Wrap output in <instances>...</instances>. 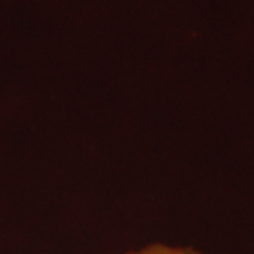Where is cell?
Listing matches in <instances>:
<instances>
[{
    "mask_svg": "<svg viewBox=\"0 0 254 254\" xmlns=\"http://www.w3.org/2000/svg\"><path fill=\"white\" fill-rule=\"evenodd\" d=\"M126 254H208L185 246H174L167 243H150L143 247L128 250Z\"/></svg>",
    "mask_w": 254,
    "mask_h": 254,
    "instance_id": "cell-1",
    "label": "cell"
}]
</instances>
